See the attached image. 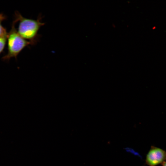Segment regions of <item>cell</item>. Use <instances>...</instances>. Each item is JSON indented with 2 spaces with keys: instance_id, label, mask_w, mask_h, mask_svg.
<instances>
[{
  "instance_id": "277c9868",
  "label": "cell",
  "mask_w": 166,
  "mask_h": 166,
  "mask_svg": "<svg viewBox=\"0 0 166 166\" xmlns=\"http://www.w3.org/2000/svg\"><path fill=\"white\" fill-rule=\"evenodd\" d=\"M7 33L0 36V54L5 47L7 39Z\"/></svg>"
},
{
  "instance_id": "6da1fadb",
  "label": "cell",
  "mask_w": 166,
  "mask_h": 166,
  "mask_svg": "<svg viewBox=\"0 0 166 166\" xmlns=\"http://www.w3.org/2000/svg\"><path fill=\"white\" fill-rule=\"evenodd\" d=\"M40 15L36 20L26 18L18 11H15V19L19 22L17 31L18 34L23 38L34 45L39 38V30L45 25Z\"/></svg>"
},
{
  "instance_id": "7a4b0ae2",
  "label": "cell",
  "mask_w": 166,
  "mask_h": 166,
  "mask_svg": "<svg viewBox=\"0 0 166 166\" xmlns=\"http://www.w3.org/2000/svg\"><path fill=\"white\" fill-rule=\"evenodd\" d=\"M18 22L14 19L13 22L11 30L7 33V53L2 58L4 61H8L12 57L16 59L19 53L25 47L33 45L30 42L22 38L18 32L15 25Z\"/></svg>"
},
{
  "instance_id": "8992f818",
  "label": "cell",
  "mask_w": 166,
  "mask_h": 166,
  "mask_svg": "<svg viewBox=\"0 0 166 166\" xmlns=\"http://www.w3.org/2000/svg\"><path fill=\"white\" fill-rule=\"evenodd\" d=\"M161 164L162 166H166V161L163 162Z\"/></svg>"
},
{
  "instance_id": "3957f363",
  "label": "cell",
  "mask_w": 166,
  "mask_h": 166,
  "mask_svg": "<svg viewBox=\"0 0 166 166\" xmlns=\"http://www.w3.org/2000/svg\"><path fill=\"white\" fill-rule=\"evenodd\" d=\"M145 164L148 166H156L166 161V151L162 149L152 146L147 154Z\"/></svg>"
},
{
  "instance_id": "5b68a950",
  "label": "cell",
  "mask_w": 166,
  "mask_h": 166,
  "mask_svg": "<svg viewBox=\"0 0 166 166\" xmlns=\"http://www.w3.org/2000/svg\"><path fill=\"white\" fill-rule=\"evenodd\" d=\"M6 18V17L2 13L0 14V36L7 33L6 29L2 25V22Z\"/></svg>"
}]
</instances>
